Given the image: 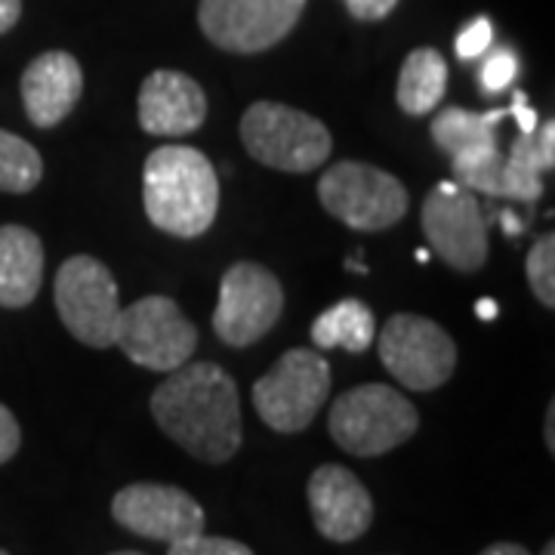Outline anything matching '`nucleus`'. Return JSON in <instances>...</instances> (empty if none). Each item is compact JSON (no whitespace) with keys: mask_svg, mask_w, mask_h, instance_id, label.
Wrapping results in <instances>:
<instances>
[{"mask_svg":"<svg viewBox=\"0 0 555 555\" xmlns=\"http://www.w3.org/2000/svg\"><path fill=\"white\" fill-rule=\"evenodd\" d=\"M152 414L185 454L229 463L241 448V398L235 379L210 361L170 371L152 396Z\"/></svg>","mask_w":555,"mask_h":555,"instance_id":"nucleus-1","label":"nucleus"},{"mask_svg":"<svg viewBox=\"0 0 555 555\" xmlns=\"http://www.w3.org/2000/svg\"><path fill=\"white\" fill-rule=\"evenodd\" d=\"M142 201L145 214L160 232L177 238H198L217 219V170L198 149H155L142 167Z\"/></svg>","mask_w":555,"mask_h":555,"instance_id":"nucleus-2","label":"nucleus"},{"mask_svg":"<svg viewBox=\"0 0 555 555\" xmlns=\"http://www.w3.org/2000/svg\"><path fill=\"white\" fill-rule=\"evenodd\" d=\"M327 429L346 454L379 456L414 436L420 429V414L392 386L367 383L334 401Z\"/></svg>","mask_w":555,"mask_h":555,"instance_id":"nucleus-3","label":"nucleus"},{"mask_svg":"<svg viewBox=\"0 0 555 555\" xmlns=\"http://www.w3.org/2000/svg\"><path fill=\"white\" fill-rule=\"evenodd\" d=\"M241 142L250 158L284 173L318 170L334 145L321 120L281 102H254L241 118Z\"/></svg>","mask_w":555,"mask_h":555,"instance_id":"nucleus-4","label":"nucleus"},{"mask_svg":"<svg viewBox=\"0 0 555 555\" xmlns=\"http://www.w3.org/2000/svg\"><path fill=\"white\" fill-rule=\"evenodd\" d=\"M318 201L324 210L358 232L392 229L408 214V189L392 173L361 164L339 160L318 179Z\"/></svg>","mask_w":555,"mask_h":555,"instance_id":"nucleus-5","label":"nucleus"},{"mask_svg":"<svg viewBox=\"0 0 555 555\" xmlns=\"http://www.w3.org/2000/svg\"><path fill=\"white\" fill-rule=\"evenodd\" d=\"M331 396V364L321 352L291 349L278 364L257 379L254 408L266 426L275 433L294 436L312 426L321 404Z\"/></svg>","mask_w":555,"mask_h":555,"instance_id":"nucleus-6","label":"nucleus"},{"mask_svg":"<svg viewBox=\"0 0 555 555\" xmlns=\"http://www.w3.org/2000/svg\"><path fill=\"white\" fill-rule=\"evenodd\" d=\"M56 309L68 334L93 349L118 339L120 297L112 272L93 257H72L56 272Z\"/></svg>","mask_w":555,"mask_h":555,"instance_id":"nucleus-7","label":"nucleus"},{"mask_svg":"<svg viewBox=\"0 0 555 555\" xmlns=\"http://www.w3.org/2000/svg\"><path fill=\"white\" fill-rule=\"evenodd\" d=\"M115 346L139 367L170 374L198 349V331L173 299L142 297L120 309Z\"/></svg>","mask_w":555,"mask_h":555,"instance_id":"nucleus-8","label":"nucleus"},{"mask_svg":"<svg viewBox=\"0 0 555 555\" xmlns=\"http://www.w3.org/2000/svg\"><path fill=\"white\" fill-rule=\"evenodd\" d=\"M379 358L401 386L433 392L454 374L456 346L429 318L392 315L379 334Z\"/></svg>","mask_w":555,"mask_h":555,"instance_id":"nucleus-9","label":"nucleus"},{"mask_svg":"<svg viewBox=\"0 0 555 555\" xmlns=\"http://www.w3.org/2000/svg\"><path fill=\"white\" fill-rule=\"evenodd\" d=\"M284 309L278 278L259 262H235L219 284V302L214 312V331L225 346H254L262 339Z\"/></svg>","mask_w":555,"mask_h":555,"instance_id":"nucleus-10","label":"nucleus"},{"mask_svg":"<svg viewBox=\"0 0 555 555\" xmlns=\"http://www.w3.org/2000/svg\"><path fill=\"white\" fill-rule=\"evenodd\" d=\"M306 0H201V31L229 53H262L284 40Z\"/></svg>","mask_w":555,"mask_h":555,"instance_id":"nucleus-11","label":"nucleus"},{"mask_svg":"<svg viewBox=\"0 0 555 555\" xmlns=\"http://www.w3.org/2000/svg\"><path fill=\"white\" fill-rule=\"evenodd\" d=\"M423 232L438 257L456 272H478L488 259V225L476 195L441 182L423 201Z\"/></svg>","mask_w":555,"mask_h":555,"instance_id":"nucleus-12","label":"nucleus"},{"mask_svg":"<svg viewBox=\"0 0 555 555\" xmlns=\"http://www.w3.org/2000/svg\"><path fill=\"white\" fill-rule=\"evenodd\" d=\"M112 516L124 531L160 543H177L204 531V509L198 500L182 488L155 481L120 488L112 500Z\"/></svg>","mask_w":555,"mask_h":555,"instance_id":"nucleus-13","label":"nucleus"},{"mask_svg":"<svg viewBox=\"0 0 555 555\" xmlns=\"http://www.w3.org/2000/svg\"><path fill=\"white\" fill-rule=\"evenodd\" d=\"M309 509L318 534L334 543H352L374 521V500L356 473L346 466L327 463L318 466L309 478Z\"/></svg>","mask_w":555,"mask_h":555,"instance_id":"nucleus-14","label":"nucleus"},{"mask_svg":"<svg viewBox=\"0 0 555 555\" xmlns=\"http://www.w3.org/2000/svg\"><path fill=\"white\" fill-rule=\"evenodd\" d=\"M207 118V96L198 80L182 72H155L139 90V127L152 137L195 133Z\"/></svg>","mask_w":555,"mask_h":555,"instance_id":"nucleus-15","label":"nucleus"},{"mask_svg":"<svg viewBox=\"0 0 555 555\" xmlns=\"http://www.w3.org/2000/svg\"><path fill=\"white\" fill-rule=\"evenodd\" d=\"M83 90V72L72 53L50 50L40 53L22 75V102L28 120L50 130L75 112Z\"/></svg>","mask_w":555,"mask_h":555,"instance_id":"nucleus-16","label":"nucleus"},{"mask_svg":"<svg viewBox=\"0 0 555 555\" xmlns=\"http://www.w3.org/2000/svg\"><path fill=\"white\" fill-rule=\"evenodd\" d=\"M43 284V244L25 225H0V306L25 309Z\"/></svg>","mask_w":555,"mask_h":555,"instance_id":"nucleus-17","label":"nucleus"},{"mask_svg":"<svg viewBox=\"0 0 555 555\" xmlns=\"http://www.w3.org/2000/svg\"><path fill=\"white\" fill-rule=\"evenodd\" d=\"M509 115V108H494V112H463V108H444L433 120V139L441 152L454 158H476L485 152L496 149V124Z\"/></svg>","mask_w":555,"mask_h":555,"instance_id":"nucleus-18","label":"nucleus"},{"mask_svg":"<svg viewBox=\"0 0 555 555\" xmlns=\"http://www.w3.org/2000/svg\"><path fill=\"white\" fill-rule=\"evenodd\" d=\"M448 93V62L433 47L414 50L398 78V105L408 115H429Z\"/></svg>","mask_w":555,"mask_h":555,"instance_id":"nucleus-19","label":"nucleus"},{"mask_svg":"<svg viewBox=\"0 0 555 555\" xmlns=\"http://www.w3.org/2000/svg\"><path fill=\"white\" fill-rule=\"evenodd\" d=\"M377 337L374 312L361 299H339L327 312H321L312 324V343L318 349H346L367 352Z\"/></svg>","mask_w":555,"mask_h":555,"instance_id":"nucleus-20","label":"nucleus"},{"mask_svg":"<svg viewBox=\"0 0 555 555\" xmlns=\"http://www.w3.org/2000/svg\"><path fill=\"white\" fill-rule=\"evenodd\" d=\"M543 170L546 164L537 152L534 133H521L513 142L509 155H503V170H500V198L534 204L543 195Z\"/></svg>","mask_w":555,"mask_h":555,"instance_id":"nucleus-21","label":"nucleus"},{"mask_svg":"<svg viewBox=\"0 0 555 555\" xmlns=\"http://www.w3.org/2000/svg\"><path fill=\"white\" fill-rule=\"evenodd\" d=\"M43 177V160L31 142L0 130V192L25 195Z\"/></svg>","mask_w":555,"mask_h":555,"instance_id":"nucleus-22","label":"nucleus"},{"mask_svg":"<svg viewBox=\"0 0 555 555\" xmlns=\"http://www.w3.org/2000/svg\"><path fill=\"white\" fill-rule=\"evenodd\" d=\"M528 281L534 297L553 309L555 306V235H543L534 241L531 254H528Z\"/></svg>","mask_w":555,"mask_h":555,"instance_id":"nucleus-23","label":"nucleus"},{"mask_svg":"<svg viewBox=\"0 0 555 555\" xmlns=\"http://www.w3.org/2000/svg\"><path fill=\"white\" fill-rule=\"evenodd\" d=\"M167 555H254L250 546H244L238 540H225V537H207L201 534L185 537L170 543V553Z\"/></svg>","mask_w":555,"mask_h":555,"instance_id":"nucleus-24","label":"nucleus"},{"mask_svg":"<svg viewBox=\"0 0 555 555\" xmlns=\"http://www.w3.org/2000/svg\"><path fill=\"white\" fill-rule=\"evenodd\" d=\"M518 75V60L516 53H509V50H496L491 60L485 62V68H481V87H485V93H500V90H506Z\"/></svg>","mask_w":555,"mask_h":555,"instance_id":"nucleus-25","label":"nucleus"},{"mask_svg":"<svg viewBox=\"0 0 555 555\" xmlns=\"http://www.w3.org/2000/svg\"><path fill=\"white\" fill-rule=\"evenodd\" d=\"M494 40V25L488 20H476L473 25H466L456 38V56L460 60H476L481 56Z\"/></svg>","mask_w":555,"mask_h":555,"instance_id":"nucleus-26","label":"nucleus"},{"mask_svg":"<svg viewBox=\"0 0 555 555\" xmlns=\"http://www.w3.org/2000/svg\"><path fill=\"white\" fill-rule=\"evenodd\" d=\"M20 423H16V416H13V411L7 404H0V463H10L16 456V451H20Z\"/></svg>","mask_w":555,"mask_h":555,"instance_id":"nucleus-27","label":"nucleus"},{"mask_svg":"<svg viewBox=\"0 0 555 555\" xmlns=\"http://www.w3.org/2000/svg\"><path fill=\"white\" fill-rule=\"evenodd\" d=\"M398 7V0H349V13L361 22L386 20Z\"/></svg>","mask_w":555,"mask_h":555,"instance_id":"nucleus-28","label":"nucleus"},{"mask_svg":"<svg viewBox=\"0 0 555 555\" xmlns=\"http://www.w3.org/2000/svg\"><path fill=\"white\" fill-rule=\"evenodd\" d=\"M509 115L518 120V130H521V133H534L537 130V112L528 105V96H525V93H516Z\"/></svg>","mask_w":555,"mask_h":555,"instance_id":"nucleus-29","label":"nucleus"},{"mask_svg":"<svg viewBox=\"0 0 555 555\" xmlns=\"http://www.w3.org/2000/svg\"><path fill=\"white\" fill-rule=\"evenodd\" d=\"M534 139H537V152H540V158H543V164H546V170H553L555 164V124L553 120H546L543 124V130H534Z\"/></svg>","mask_w":555,"mask_h":555,"instance_id":"nucleus-30","label":"nucleus"},{"mask_svg":"<svg viewBox=\"0 0 555 555\" xmlns=\"http://www.w3.org/2000/svg\"><path fill=\"white\" fill-rule=\"evenodd\" d=\"M22 16V0H0V35H7Z\"/></svg>","mask_w":555,"mask_h":555,"instance_id":"nucleus-31","label":"nucleus"},{"mask_svg":"<svg viewBox=\"0 0 555 555\" xmlns=\"http://www.w3.org/2000/svg\"><path fill=\"white\" fill-rule=\"evenodd\" d=\"M481 555H531L525 546H518V543H494V546H488Z\"/></svg>","mask_w":555,"mask_h":555,"instance_id":"nucleus-32","label":"nucleus"},{"mask_svg":"<svg viewBox=\"0 0 555 555\" xmlns=\"http://www.w3.org/2000/svg\"><path fill=\"white\" fill-rule=\"evenodd\" d=\"M476 312H478V318H485V321H494L496 312H500V309H496L494 299H478Z\"/></svg>","mask_w":555,"mask_h":555,"instance_id":"nucleus-33","label":"nucleus"},{"mask_svg":"<svg viewBox=\"0 0 555 555\" xmlns=\"http://www.w3.org/2000/svg\"><path fill=\"white\" fill-rule=\"evenodd\" d=\"M546 448L555 451V404H550L546 411Z\"/></svg>","mask_w":555,"mask_h":555,"instance_id":"nucleus-34","label":"nucleus"},{"mask_svg":"<svg viewBox=\"0 0 555 555\" xmlns=\"http://www.w3.org/2000/svg\"><path fill=\"white\" fill-rule=\"evenodd\" d=\"M540 555H555V543H553V540H550V543L543 546V553H540Z\"/></svg>","mask_w":555,"mask_h":555,"instance_id":"nucleus-35","label":"nucleus"},{"mask_svg":"<svg viewBox=\"0 0 555 555\" xmlns=\"http://www.w3.org/2000/svg\"><path fill=\"white\" fill-rule=\"evenodd\" d=\"M112 555H142V553H133V550H124V553H112Z\"/></svg>","mask_w":555,"mask_h":555,"instance_id":"nucleus-36","label":"nucleus"},{"mask_svg":"<svg viewBox=\"0 0 555 555\" xmlns=\"http://www.w3.org/2000/svg\"><path fill=\"white\" fill-rule=\"evenodd\" d=\"M0 555H10V553H7V550H0Z\"/></svg>","mask_w":555,"mask_h":555,"instance_id":"nucleus-37","label":"nucleus"}]
</instances>
